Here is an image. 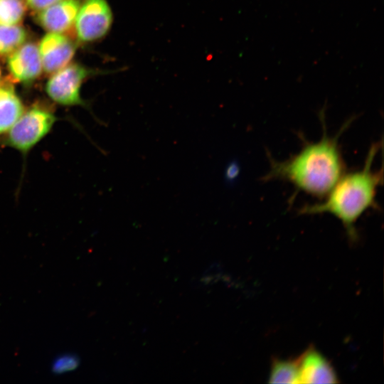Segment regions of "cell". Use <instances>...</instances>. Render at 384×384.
<instances>
[{"label": "cell", "instance_id": "obj_1", "mask_svg": "<svg viewBox=\"0 0 384 384\" xmlns=\"http://www.w3.org/2000/svg\"><path fill=\"white\" fill-rule=\"evenodd\" d=\"M319 117L323 127L321 139L306 143L298 154L285 161H276L270 156V167L264 181H287L298 191L319 198L328 194L345 173L338 140L352 120L346 122L334 137H329L324 110H321Z\"/></svg>", "mask_w": 384, "mask_h": 384}, {"label": "cell", "instance_id": "obj_2", "mask_svg": "<svg viewBox=\"0 0 384 384\" xmlns=\"http://www.w3.org/2000/svg\"><path fill=\"white\" fill-rule=\"evenodd\" d=\"M382 143L373 144L363 168L343 174L324 197L321 203L306 205L299 213L314 215L329 213L342 223L351 240L358 238L356 224L369 208H376L375 197L379 186L383 184V169L373 170L372 166Z\"/></svg>", "mask_w": 384, "mask_h": 384}, {"label": "cell", "instance_id": "obj_3", "mask_svg": "<svg viewBox=\"0 0 384 384\" xmlns=\"http://www.w3.org/2000/svg\"><path fill=\"white\" fill-rule=\"evenodd\" d=\"M56 120L52 107L44 102H36L23 110L14 124L0 138V147L12 148L26 155L49 133Z\"/></svg>", "mask_w": 384, "mask_h": 384}, {"label": "cell", "instance_id": "obj_4", "mask_svg": "<svg viewBox=\"0 0 384 384\" xmlns=\"http://www.w3.org/2000/svg\"><path fill=\"white\" fill-rule=\"evenodd\" d=\"M91 71L78 63H68L52 73L46 85V92L54 102L63 106L87 107L81 97L80 89Z\"/></svg>", "mask_w": 384, "mask_h": 384}, {"label": "cell", "instance_id": "obj_5", "mask_svg": "<svg viewBox=\"0 0 384 384\" xmlns=\"http://www.w3.org/2000/svg\"><path fill=\"white\" fill-rule=\"evenodd\" d=\"M112 22V11L106 0H84L74 24L76 37L84 43L97 41L107 34Z\"/></svg>", "mask_w": 384, "mask_h": 384}, {"label": "cell", "instance_id": "obj_6", "mask_svg": "<svg viewBox=\"0 0 384 384\" xmlns=\"http://www.w3.org/2000/svg\"><path fill=\"white\" fill-rule=\"evenodd\" d=\"M38 51L43 70L52 74L70 63L76 46L65 33L49 32L40 41Z\"/></svg>", "mask_w": 384, "mask_h": 384}, {"label": "cell", "instance_id": "obj_7", "mask_svg": "<svg viewBox=\"0 0 384 384\" xmlns=\"http://www.w3.org/2000/svg\"><path fill=\"white\" fill-rule=\"evenodd\" d=\"M7 67L16 81L25 85L35 81L43 71L38 46L31 42L23 43L9 54Z\"/></svg>", "mask_w": 384, "mask_h": 384}, {"label": "cell", "instance_id": "obj_8", "mask_svg": "<svg viewBox=\"0 0 384 384\" xmlns=\"http://www.w3.org/2000/svg\"><path fill=\"white\" fill-rule=\"evenodd\" d=\"M299 383H337V373L328 359L314 347L297 358Z\"/></svg>", "mask_w": 384, "mask_h": 384}, {"label": "cell", "instance_id": "obj_9", "mask_svg": "<svg viewBox=\"0 0 384 384\" xmlns=\"http://www.w3.org/2000/svg\"><path fill=\"white\" fill-rule=\"evenodd\" d=\"M80 0H61L36 14L37 23L48 32L65 33L74 27Z\"/></svg>", "mask_w": 384, "mask_h": 384}, {"label": "cell", "instance_id": "obj_10", "mask_svg": "<svg viewBox=\"0 0 384 384\" xmlns=\"http://www.w3.org/2000/svg\"><path fill=\"white\" fill-rule=\"evenodd\" d=\"M24 110L13 85L0 82V138L14 124Z\"/></svg>", "mask_w": 384, "mask_h": 384}, {"label": "cell", "instance_id": "obj_11", "mask_svg": "<svg viewBox=\"0 0 384 384\" xmlns=\"http://www.w3.org/2000/svg\"><path fill=\"white\" fill-rule=\"evenodd\" d=\"M268 378L270 383H299L297 358L275 359L271 365Z\"/></svg>", "mask_w": 384, "mask_h": 384}, {"label": "cell", "instance_id": "obj_12", "mask_svg": "<svg viewBox=\"0 0 384 384\" xmlns=\"http://www.w3.org/2000/svg\"><path fill=\"white\" fill-rule=\"evenodd\" d=\"M27 33L19 25H0V55H9L24 43Z\"/></svg>", "mask_w": 384, "mask_h": 384}, {"label": "cell", "instance_id": "obj_13", "mask_svg": "<svg viewBox=\"0 0 384 384\" xmlns=\"http://www.w3.org/2000/svg\"><path fill=\"white\" fill-rule=\"evenodd\" d=\"M26 6L24 0H0V25H18L25 16Z\"/></svg>", "mask_w": 384, "mask_h": 384}, {"label": "cell", "instance_id": "obj_14", "mask_svg": "<svg viewBox=\"0 0 384 384\" xmlns=\"http://www.w3.org/2000/svg\"><path fill=\"white\" fill-rule=\"evenodd\" d=\"M77 366V359L73 357H63L59 358L54 365L55 371L61 372L72 370Z\"/></svg>", "mask_w": 384, "mask_h": 384}, {"label": "cell", "instance_id": "obj_15", "mask_svg": "<svg viewBox=\"0 0 384 384\" xmlns=\"http://www.w3.org/2000/svg\"><path fill=\"white\" fill-rule=\"evenodd\" d=\"M61 0H25L26 6L34 11H41Z\"/></svg>", "mask_w": 384, "mask_h": 384}, {"label": "cell", "instance_id": "obj_16", "mask_svg": "<svg viewBox=\"0 0 384 384\" xmlns=\"http://www.w3.org/2000/svg\"><path fill=\"white\" fill-rule=\"evenodd\" d=\"M238 167L237 166V164H231L229 167H228V169L226 171V176L228 179H232L235 178L238 173Z\"/></svg>", "mask_w": 384, "mask_h": 384}, {"label": "cell", "instance_id": "obj_17", "mask_svg": "<svg viewBox=\"0 0 384 384\" xmlns=\"http://www.w3.org/2000/svg\"><path fill=\"white\" fill-rule=\"evenodd\" d=\"M0 80H1V70H0Z\"/></svg>", "mask_w": 384, "mask_h": 384}]
</instances>
